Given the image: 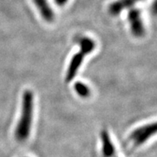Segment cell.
<instances>
[{"mask_svg":"<svg viewBox=\"0 0 157 157\" xmlns=\"http://www.w3.org/2000/svg\"><path fill=\"white\" fill-rule=\"evenodd\" d=\"M74 88L76 91V93L83 98L88 97L90 95V93H91L89 87L87 85L84 84L83 83H81V82H76L75 83Z\"/></svg>","mask_w":157,"mask_h":157,"instance_id":"9","label":"cell"},{"mask_svg":"<svg viewBox=\"0 0 157 157\" xmlns=\"http://www.w3.org/2000/svg\"><path fill=\"white\" fill-rule=\"evenodd\" d=\"M80 50L85 52L87 55L90 54L95 48V44L94 40L89 37H83L79 40Z\"/></svg>","mask_w":157,"mask_h":157,"instance_id":"8","label":"cell"},{"mask_svg":"<svg viewBox=\"0 0 157 157\" xmlns=\"http://www.w3.org/2000/svg\"><path fill=\"white\" fill-rule=\"evenodd\" d=\"M137 1H140V0H136V2H137Z\"/></svg>","mask_w":157,"mask_h":157,"instance_id":"11","label":"cell"},{"mask_svg":"<svg viewBox=\"0 0 157 157\" xmlns=\"http://www.w3.org/2000/svg\"><path fill=\"white\" fill-rule=\"evenodd\" d=\"M128 22L130 24L131 31L136 37H142L144 35V26L143 23L140 10L134 7L128 11Z\"/></svg>","mask_w":157,"mask_h":157,"instance_id":"3","label":"cell"},{"mask_svg":"<svg viewBox=\"0 0 157 157\" xmlns=\"http://www.w3.org/2000/svg\"><path fill=\"white\" fill-rule=\"evenodd\" d=\"M100 136H101L102 152H103V157H115L116 149H115L113 143L111 140L108 131L103 130Z\"/></svg>","mask_w":157,"mask_h":157,"instance_id":"6","label":"cell"},{"mask_svg":"<svg viewBox=\"0 0 157 157\" xmlns=\"http://www.w3.org/2000/svg\"><path fill=\"white\" fill-rule=\"evenodd\" d=\"M33 103L34 95L32 91L30 90L25 91L22 98L20 119L15 132L17 140L24 141L29 137L33 119Z\"/></svg>","mask_w":157,"mask_h":157,"instance_id":"1","label":"cell"},{"mask_svg":"<svg viewBox=\"0 0 157 157\" xmlns=\"http://www.w3.org/2000/svg\"><path fill=\"white\" fill-rule=\"evenodd\" d=\"M87 55V54L86 52L80 50L78 53H76L73 56L71 60L68 69H67V71L66 74V78L65 79H66L67 83L71 82L75 78V76L76 75L78 69L81 67V64L83 63V58Z\"/></svg>","mask_w":157,"mask_h":157,"instance_id":"4","label":"cell"},{"mask_svg":"<svg viewBox=\"0 0 157 157\" xmlns=\"http://www.w3.org/2000/svg\"><path fill=\"white\" fill-rule=\"evenodd\" d=\"M136 2V0H117L110 5L109 12L112 15H120L123 10L132 8Z\"/></svg>","mask_w":157,"mask_h":157,"instance_id":"7","label":"cell"},{"mask_svg":"<svg viewBox=\"0 0 157 157\" xmlns=\"http://www.w3.org/2000/svg\"><path fill=\"white\" fill-rule=\"evenodd\" d=\"M156 132V124H148L136 128L130 135V140L135 146L144 144L147 140L153 136Z\"/></svg>","mask_w":157,"mask_h":157,"instance_id":"2","label":"cell"},{"mask_svg":"<svg viewBox=\"0 0 157 157\" xmlns=\"http://www.w3.org/2000/svg\"><path fill=\"white\" fill-rule=\"evenodd\" d=\"M67 1H68V0H55V2H56V4L59 5V6H63V5L66 4L67 2Z\"/></svg>","mask_w":157,"mask_h":157,"instance_id":"10","label":"cell"},{"mask_svg":"<svg viewBox=\"0 0 157 157\" xmlns=\"http://www.w3.org/2000/svg\"><path fill=\"white\" fill-rule=\"evenodd\" d=\"M33 2L43 19L48 23H52L54 20L55 15L52 7L48 2V0H33Z\"/></svg>","mask_w":157,"mask_h":157,"instance_id":"5","label":"cell"}]
</instances>
